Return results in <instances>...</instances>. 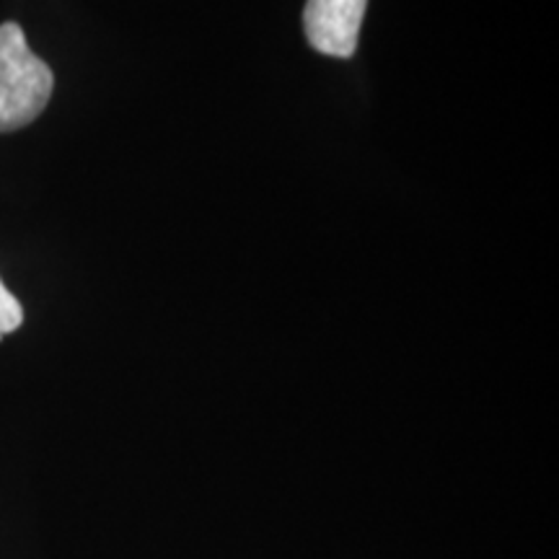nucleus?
I'll return each instance as SVG.
<instances>
[{"mask_svg": "<svg viewBox=\"0 0 559 559\" xmlns=\"http://www.w3.org/2000/svg\"><path fill=\"white\" fill-rule=\"evenodd\" d=\"M24 321V311H21V304L13 298V293L5 288L3 280H0V337L16 332Z\"/></svg>", "mask_w": 559, "mask_h": 559, "instance_id": "obj_3", "label": "nucleus"}, {"mask_svg": "<svg viewBox=\"0 0 559 559\" xmlns=\"http://www.w3.org/2000/svg\"><path fill=\"white\" fill-rule=\"evenodd\" d=\"M55 75L26 45L24 29L13 21L0 24V132L32 124L50 104Z\"/></svg>", "mask_w": 559, "mask_h": 559, "instance_id": "obj_1", "label": "nucleus"}, {"mask_svg": "<svg viewBox=\"0 0 559 559\" xmlns=\"http://www.w3.org/2000/svg\"><path fill=\"white\" fill-rule=\"evenodd\" d=\"M366 5L368 0H309L304 11L309 45L330 58H353L358 50Z\"/></svg>", "mask_w": 559, "mask_h": 559, "instance_id": "obj_2", "label": "nucleus"}]
</instances>
